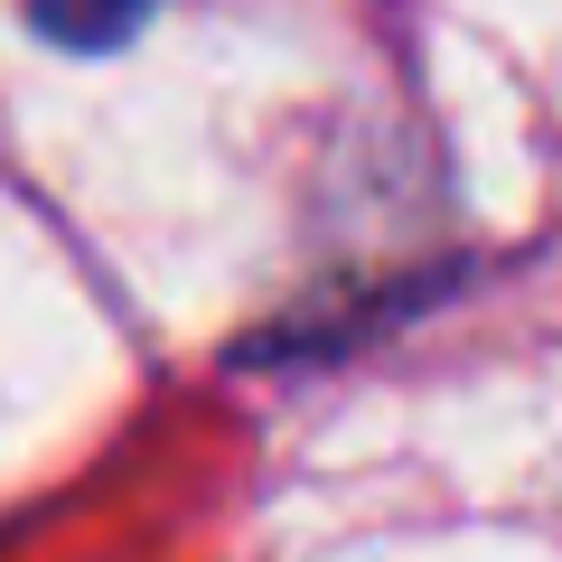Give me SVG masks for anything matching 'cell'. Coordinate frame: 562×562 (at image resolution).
Returning <instances> with one entry per match:
<instances>
[{"instance_id":"obj_1","label":"cell","mask_w":562,"mask_h":562,"mask_svg":"<svg viewBox=\"0 0 562 562\" xmlns=\"http://www.w3.org/2000/svg\"><path fill=\"white\" fill-rule=\"evenodd\" d=\"M150 20V0H29V29L38 38H57V47H122L132 29Z\"/></svg>"}]
</instances>
